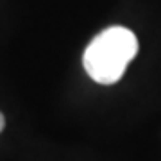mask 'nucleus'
Returning <instances> with one entry per match:
<instances>
[{"instance_id":"f03ea898","label":"nucleus","mask_w":161,"mask_h":161,"mask_svg":"<svg viewBox=\"0 0 161 161\" xmlns=\"http://www.w3.org/2000/svg\"><path fill=\"white\" fill-rule=\"evenodd\" d=\"M4 125H6V118H4V115H2V113H0V132H2Z\"/></svg>"},{"instance_id":"f257e3e1","label":"nucleus","mask_w":161,"mask_h":161,"mask_svg":"<svg viewBox=\"0 0 161 161\" xmlns=\"http://www.w3.org/2000/svg\"><path fill=\"white\" fill-rule=\"evenodd\" d=\"M138 52V40L131 29L113 25L90 41L82 54L88 75L98 84H115Z\"/></svg>"}]
</instances>
